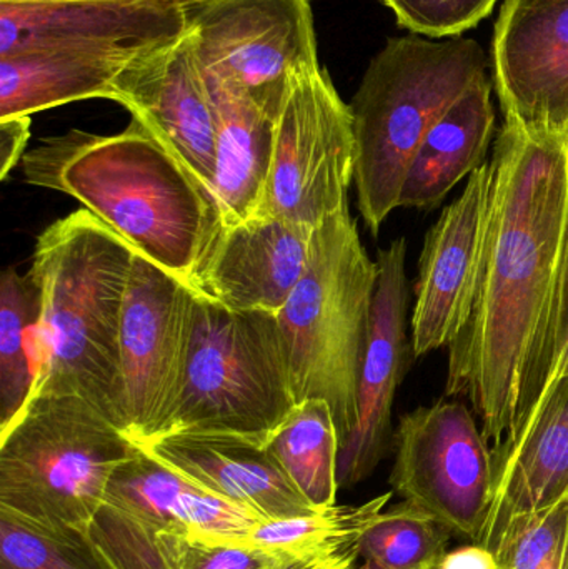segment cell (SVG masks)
<instances>
[{"mask_svg":"<svg viewBox=\"0 0 568 569\" xmlns=\"http://www.w3.org/2000/svg\"><path fill=\"white\" fill-rule=\"evenodd\" d=\"M476 303L449 347L446 397H467L490 448L512 433L527 361L568 242V133L504 122Z\"/></svg>","mask_w":568,"mask_h":569,"instance_id":"6da1fadb","label":"cell"},{"mask_svg":"<svg viewBox=\"0 0 568 569\" xmlns=\"http://www.w3.org/2000/svg\"><path fill=\"white\" fill-rule=\"evenodd\" d=\"M22 166L27 182L73 197L187 284L223 227L202 183L136 119L116 136L70 130L43 139Z\"/></svg>","mask_w":568,"mask_h":569,"instance_id":"7a4b0ae2","label":"cell"},{"mask_svg":"<svg viewBox=\"0 0 568 569\" xmlns=\"http://www.w3.org/2000/svg\"><path fill=\"white\" fill-rule=\"evenodd\" d=\"M136 253L82 209L37 237L29 270L40 295L30 395L82 397L126 435L120 325Z\"/></svg>","mask_w":568,"mask_h":569,"instance_id":"3957f363","label":"cell"},{"mask_svg":"<svg viewBox=\"0 0 568 569\" xmlns=\"http://www.w3.org/2000/svg\"><path fill=\"white\" fill-rule=\"evenodd\" d=\"M479 42L400 37L373 57L350 102L357 207L372 236L400 207L417 150L450 107L486 76Z\"/></svg>","mask_w":568,"mask_h":569,"instance_id":"277c9868","label":"cell"},{"mask_svg":"<svg viewBox=\"0 0 568 569\" xmlns=\"http://www.w3.org/2000/svg\"><path fill=\"white\" fill-rule=\"evenodd\" d=\"M379 267L360 240L350 206L313 230L306 276L277 313L297 405L323 400L342 447L359 418V380Z\"/></svg>","mask_w":568,"mask_h":569,"instance_id":"5b68a950","label":"cell"},{"mask_svg":"<svg viewBox=\"0 0 568 569\" xmlns=\"http://www.w3.org/2000/svg\"><path fill=\"white\" fill-rule=\"evenodd\" d=\"M136 451L133 440L82 397L30 395L0 430V510L89 533L113 471Z\"/></svg>","mask_w":568,"mask_h":569,"instance_id":"8992f818","label":"cell"},{"mask_svg":"<svg viewBox=\"0 0 568 569\" xmlns=\"http://www.w3.org/2000/svg\"><path fill=\"white\" fill-rule=\"evenodd\" d=\"M296 407L277 315L230 310L196 293L182 393L159 437L226 435L269 445Z\"/></svg>","mask_w":568,"mask_h":569,"instance_id":"52a82bcc","label":"cell"},{"mask_svg":"<svg viewBox=\"0 0 568 569\" xmlns=\"http://www.w3.org/2000/svg\"><path fill=\"white\" fill-rule=\"evenodd\" d=\"M186 37L210 82L277 113L293 80L322 69L309 0H186Z\"/></svg>","mask_w":568,"mask_h":569,"instance_id":"ba28073f","label":"cell"},{"mask_svg":"<svg viewBox=\"0 0 568 569\" xmlns=\"http://www.w3.org/2000/svg\"><path fill=\"white\" fill-rule=\"evenodd\" d=\"M356 136L350 106L326 69L293 80L273 129L260 217L313 227L350 206Z\"/></svg>","mask_w":568,"mask_h":569,"instance_id":"9c48e42d","label":"cell"},{"mask_svg":"<svg viewBox=\"0 0 568 569\" xmlns=\"http://www.w3.org/2000/svg\"><path fill=\"white\" fill-rule=\"evenodd\" d=\"M390 485L407 503L480 545L496 497L492 448L469 407L440 400L402 415Z\"/></svg>","mask_w":568,"mask_h":569,"instance_id":"30bf717a","label":"cell"},{"mask_svg":"<svg viewBox=\"0 0 568 569\" xmlns=\"http://www.w3.org/2000/svg\"><path fill=\"white\" fill-rule=\"evenodd\" d=\"M196 291L136 253L120 325V371L127 435L159 437L186 378Z\"/></svg>","mask_w":568,"mask_h":569,"instance_id":"8fae6325","label":"cell"},{"mask_svg":"<svg viewBox=\"0 0 568 569\" xmlns=\"http://www.w3.org/2000/svg\"><path fill=\"white\" fill-rule=\"evenodd\" d=\"M110 100L126 107L213 199L216 102L186 33L137 56L117 77Z\"/></svg>","mask_w":568,"mask_h":569,"instance_id":"7c38bea8","label":"cell"},{"mask_svg":"<svg viewBox=\"0 0 568 569\" xmlns=\"http://www.w3.org/2000/svg\"><path fill=\"white\" fill-rule=\"evenodd\" d=\"M407 240H393L377 252L376 295L369 341L359 380V418L339 451V488L367 480L393 448L392 407L397 388L416 358L409 330L410 288Z\"/></svg>","mask_w":568,"mask_h":569,"instance_id":"4fadbf2b","label":"cell"},{"mask_svg":"<svg viewBox=\"0 0 568 569\" xmlns=\"http://www.w3.org/2000/svg\"><path fill=\"white\" fill-rule=\"evenodd\" d=\"M492 63L504 122L568 133V0H506Z\"/></svg>","mask_w":568,"mask_h":569,"instance_id":"5bb4252c","label":"cell"},{"mask_svg":"<svg viewBox=\"0 0 568 569\" xmlns=\"http://www.w3.org/2000/svg\"><path fill=\"white\" fill-rule=\"evenodd\" d=\"M490 179L489 162L470 173L464 192L427 233L410 317L416 358L450 347L469 323L486 242Z\"/></svg>","mask_w":568,"mask_h":569,"instance_id":"9a60e30c","label":"cell"},{"mask_svg":"<svg viewBox=\"0 0 568 569\" xmlns=\"http://www.w3.org/2000/svg\"><path fill=\"white\" fill-rule=\"evenodd\" d=\"M186 33V0L0 2V56L46 49L140 53Z\"/></svg>","mask_w":568,"mask_h":569,"instance_id":"2e32d148","label":"cell"},{"mask_svg":"<svg viewBox=\"0 0 568 569\" xmlns=\"http://www.w3.org/2000/svg\"><path fill=\"white\" fill-rule=\"evenodd\" d=\"M313 230L260 216L222 227L189 287L230 310L277 315L306 276Z\"/></svg>","mask_w":568,"mask_h":569,"instance_id":"e0dca14e","label":"cell"},{"mask_svg":"<svg viewBox=\"0 0 568 569\" xmlns=\"http://www.w3.org/2000/svg\"><path fill=\"white\" fill-rule=\"evenodd\" d=\"M93 520L142 533L242 540L263 518L207 493L137 445L136 453L113 471Z\"/></svg>","mask_w":568,"mask_h":569,"instance_id":"ac0fdd59","label":"cell"},{"mask_svg":"<svg viewBox=\"0 0 568 569\" xmlns=\"http://www.w3.org/2000/svg\"><path fill=\"white\" fill-rule=\"evenodd\" d=\"M139 445L207 493L263 520L316 513L269 445L226 435H166Z\"/></svg>","mask_w":568,"mask_h":569,"instance_id":"d6986e66","label":"cell"},{"mask_svg":"<svg viewBox=\"0 0 568 569\" xmlns=\"http://www.w3.org/2000/svg\"><path fill=\"white\" fill-rule=\"evenodd\" d=\"M492 458L496 497L480 545L494 553L510 521L568 497V377Z\"/></svg>","mask_w":568,"mask_h":569,"instance_id":"ffe728a7","label":"cell"},{"mask_svg":"<svg viewBox=\"0 0 568 569\" xmlns=\"http://www.w3.org/2000/svg\"><path fill=\"white\" fill-rule=\"evenodd\" d=\"M140 53L46 49L0 56V119L77 100H110L117 77Z\"/></svg>","mask_w":568,"mask_h":569,"instance_id":"44dd1931","label":"cell"},{"mask_svg":"<svg viewBox=\"0 0 568 569\" xmlns=\"http://www.w3.org/2000/svg\"><path fill=\"white\" fill-rule=\"evenodd\" d=\"M212 90L217 113L213 200L222 226L232 227L259 216L280 112L216 83Z\"/></svg>","mask_w":568,"mask_h":569,"instance_id":"7402d4cb","label":"cell"},{"mask_svg":"<svg viewBox=\"0 0 568 569\" xmlns=\"http://www.w3.org/2000/svg\"><path fill=\"white\" fill-rule=\"evenodd\" d=\"M494 129L492 82L486 73L450 107L417 150L400 207H439L460 180L487 162Z\"/></svg>","mask_w":568,"mask_h":569,"instance_id":"603a6c76","label":"cell"},{"mask_svg":"<svg viewBox=\"0 0 568 569\" xmlns=\"http://www.w3.org/2000/svg\"><path fill=\"white\" fill-rule=\"evenodd\" d=\"M392 493L373 498L359 507H330L312 515L262 520L242 541L286 551L310 563L350 569L360 560V540L367 528L382 515Z\"/></svg>","mask_w":568,"mask_h":569,"instance_id":"cb8c5ba5","label":"cell"},{"mask_svg":"<svg viewBox=\"0 0 568 569\" xmlns=\"http://www.w3.org/2000/svg\"><path fill=\"white\" fill-rule=\"evenodd\" d=\"M269 448L316 510L336 507L340 445L327 401L313 398L297 405Z\"/></svg>","mask_w":568,"mask_h":569,"instance_id":"d4e9b609","label":"cell"},{"mask_svg":"<svg viewBox=\"0 0 568 569\" xmlns=\"http://www.w3.org/2000/svg\"><path fill=\"white\" fill-rule=\"evenodd\" d=\"M40 313L39 288L13 267L0 279V430L22 411L36 380L33 335Z\"/></svg>","mask_w":568,"mask_h":569,"instance_id":"484cf974","label":"cell"},{"mask_svg":"<svg viewBox=\"0 0 568 569\" xmlns=\"http://www.w3.org/2000/svg\"><path fill=\"white\" fill-rule=\"evenodd\" d=\"M0 569H119L79 530H52L0 510Z\"/></svg>","mask_w":568,"mask_h":569,"instance_id":"4316f807","label":"cell"},{"mask_svg":"<svg viewBox=\"0 0 568 569\" xmlns=\"http://www.w3.org/2000/svg\"><path fill=\"white\" fill-rule=\"evenodd\" d=\"M450 537L449 528L406 501L367 528L360 558L386 569H430L447 553Z\"/></svg>","mask_w":568,"mask_h":569,"instance_id":"83f0119b","label":"cell"},{"mask_svg":"<svg viewBox=\"0 0 568 569\" xmlns=\"http://www.w3.org/2000/svg\"><path fill=\"white\" fill-rule=\"evenodd\" d=\"M568 377V242L552 293L540 318L527 361L519 410L510 438L544 403L552 388ZM506 438V440H507ZM500 447V445H499Z\"/></svg>","mask_w":568,"mask_h":569,"instance_id":"f1b7e54d","label":"cell"},{"mask_svg":"<svg viewBox=\"0 0 568 569\" xmlns=\"http://www.w3.org/2000/svg\"><path fill=\"white\" fill-rule=\"evenodd\" d=\"M494 557L497 569H568V497L510 521Z\"/></svg>","mask_w":568,"mask_h":569,"instance_id":"f546056e","label":"cell"},{"mask_svg":"<svg viewBox=\"0 0 568 569\" xmlns=\"http://www.w3.org/2000/svg\"><path fill=\"white\" fill-rule=\"evenodd\" d=\"M403 29L419 36L460 37L490 16L497 0H382Z\"/></svg>","mask_w":568,"mask_h":569,"instance_id":"4dcf8cb0","label":"cell"},{"mask_svg":"<svg viewBox=\"0 0 568 569\" xmlns=\"http://www.w3.org/2000/svg\"><path fill=\"white\" fill-rule=\"evenodd\" d=\"M30 139V117L0 119V180L26 156Z\"/></svg>","mask_w":568,"mask_h":569,"instance_id":"1f68e13d","label":"cell"},{"mask_svg":"<svg viewBox=\"0 0 568 569\" xmlns=\"http://www.w3.org/2000/svg\"><path fill=\"white\" fill-rule=\"evenodd\" d=\"M432 569H497L496 557L482 545H469L459 550L447 551Z\"/></svg>","mask_w":568,"mask_h":569,"instance_id":"d6a6232c","label":"cell"},{"mask_svg":"<svg viewBox=\"0 0 568 569\" xmlns=\"http://www.w3.org/2000/svg\"><path fill=\"white\" fill-rule=\"evenodd\" d=\"M0 2L50 3V2H140V0H0Z\"/></svg>","mask_w":568,"mask_h":569,"instance_id":"836d02e7","label":"cell"},{"mask_svg":"<svg viewBox=\"0 0 568 569\" xmlns=\"http://www.w3.org/2000/svg\"><path fill=\"white\" fill-rule=\"evenodd\" d=\"M350 569H386L382 567H379V565L370 563V561H362L360 565H356V567H352Z\"/></svg>","mask_w":568,"mask_h":569,"instance_id":"e575fe53","label":"cell"},{"mask_svg":"<svg viewBox=\"0 0 568 569\" xmlns=\"http://www.w3.org/2000/svg\"><path fill=\"white\" fill-rule=\"evenodd\" d=\"M292 569H326V568H319V567H310V565H306V567H297Z\"/></svg>","mask_w":568,"mask_h":569,"instance_id":"d590c367","label":"cell"},{"mask_svg":"<svg viewBox=\"0 0 568 569\" xmlns=\"http://www.w3.org/2000/svg\"><path fill=\"white\" fill-rule=\"evenodd\" d=\"M430 569H432V568H430Z\"/></svg>","mask_w":568,"mask_h":569,"instance_id":"8d00e7d4","label":"cell"}]
</instances>
